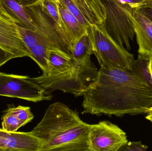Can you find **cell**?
<instances>
[{
    "label": "cell",
    "instance_id": "6da1fadb",
    "mask_svg": "<svg viewBox=\"0 0 152 151\" xmlns=\"http://www.w3.org/2000/svg\"><path fill=\"white\" fill-rule=\"evenodd\" d=\"M83 96L82 114L121 117L147 113L152 108V84L135 63L132 70L101 66Z\"/></svg>",
    "mask_w": 152,
    "mask_h": 151
},
{
    "label": "cell",
    "instance_id": "7a4b0ae2",
    "mask_svg": "<svg viewBox=\"0 0 152 151\" xmlns=\"http://www.w3.org/2000/svg\"><path fill=\"white\" fill-rule=\"evenodd\" d=\"M90 124L60 102L48 106L31 133L43 142L41 151H89Z\"/></svg>",
    "mask_w": 152,
    "mask_h": 151
},
{
    "label": "cell",
    "instance_id": "3957f363",
    "mask_svg": "<svg viewBox=\"0 0 152 151\" xmlns=\"http://www.w3.org/2000/svg\"><path fill=\"white\" fill-rule=\"evenodd\" d=\"M23 8L36 29L32 31L16 24L28 49L33 46L46 51L50 49H58L72 56L73 43L71 39L41 2Z\"/></svg>",
    "mask_w": 152,
    "mask_h": 151
},
{
    "label": "cell",
    "instance_id": "277c9868",
    "mask_svg": "<svg viewBox=\"0 0 152 151\" xmlns=\"http://www.w3.org/2000/svg\"><path fill=\"white\" fill-rule=\"evenodd\" d=\"M98 71L89 57L81 61L73 60L72 67L63 72L50 76L42 74L31 79L50 92L59 90L81 96L96 79Z\"/></svg>",
    "mask_w": 152,
    "mask_h": 151
},
{
    "label": "cell",
    "instance_id": "5b68a950",
    "mask_svg": "<svg viewBox=\"0 0 152 151\" xmlns=\"http://www.w3.org/2000/svg\"><path fill=\"white\" fill-rule=\"evenodd\" d=\"M92 54L101 66L132 70L135 60L133 54L118 45L106 33L103 24L88 28Z\"/></svg>",
    "mask_w": 152,
    "mask_h": 151
},
{
    "label": "cell",
    "instance_id": "8992f818",
    "mask_svg": "<svg viewBox=\"0 0 152 151\" xmlns=\"http://www.w3.org/2000/svg\"><path fill=\"white\" fill-rule=\"evenodd\" d=\"M100 1L105 14L103 25L106 33L118 45L130 51V42L135 34L131 19L133 8L117 0Z\"/></svg>",
    "mask_w": 152,
    "mask_h": 151
},
{
    "label": "cell",
    "instance_id": "52a82bcc",
    "mask_svg": "<svg viewBox=\"0 0 152 151\" xmlns=\"http://www.w3.org/2000/svg\"><path fill=\"white\" fill-rule=\"evenodd\" d=\"M0 96L37 103L50 101L51 92L36 83L27 76L0 72Z\"/></svg>",
    "mask_w": 152,
    "mask_h": 151
},
{
    "label": "cell",
    "instance_id": "ba28073f",
    "mask_svg": "<svg viewBox=\"0 0 152 151\" xmlns=\"http://www.w3.org/2000/svg\"><path fill=\"white\" fill-rule=\"evenodd\" d=\"M89 151H119L128 142L126 134L108 121L90 125L88 136Z\"/></svg>",
    "mask_w": 152,
    "mask_h": 151
},
{
    "label": "cell",
    "instance_id": "9c48e42d",
    "mask_svg": "<svg viewBox=\"0 0 152 151\" xmlns=\"http://www.w3.org/2000/svg\"><path fill=\"white\" fill-rule=\"evenodd\" d=\"M86 28L103 23L105 14L100 0H59Z\"/></svg>",
    "mask_w": 152,
    "mask_h": 151
},
{
    "label": "cell",
    "instance_id": "30bf717a",
    "mask_svg": "<svg viewBox=\"0 0 152 151\" xmlns=\"http://www.w3.org/2000/svg\"><path fill=\"white\" fill-rule=\"evenodd\" d=\"M0 47L16 58L30 57L17 25L0 15Z\"/></svg>",
    "mask_w": 152,
    "mask_h": 151
},
{
    "label": "cell",
    "instance_id": "8fae6325",
    "mask_svg": "<svg viewBox=\"0 0 152 151\" xmlns=\"http://www.w3.org/2000/svg\"><path fill=\"white\" fill-rule=\"evenodd\" d=\"M131 19L138 45V59L149 60L152 57V21L139 7L132 9Z\"/></svg>",
    "mask_w": 152,
    "mask_h": 151
},
{
    "label": "cell",
    "instance_id": "7c38bea8",
    "mask_svg": "<svg viewBox=\"0 0 152 151\" xmlns=\"http://www.w3.org/2000/svg\"><path fill=\"white\" fill-rule=\"evenodd\" d=\"M42 145L31 132H10L0 128V151H41Z\"/></svg>",
    "mask_w": 152,
    "mask_h": 151
},
{
    "label": "cell",
    "instance_id": "4fadbf2b",
    "mask_svg": "<svg viewBox=\"0 0 152 151\" xmlns=\"http://www.w3.org/2000/svg\"><path fill=\"white\" fill-rule=\"evenodd\" d=\"M0 15L26 29L36 30L23 6L15 0H0Z\"/></svg>",
    "mask_w": 152,
    "mask_h": 151
},
{
    "label": "cell",
    "instance_id": "5bb4252c",
    "mask_svg": "<svg viewBox=\"0 0 152 151\" xmlns=\"http://www.w3.org/2000/svg\"><path fill=\"white\" fill-rule=\"evenodd\" d=\"M47 73L44 75H55L72 67L73 58L72 56L61 50L50 49L47 53Z\"/></svg>",
    "mask_w": 152,
    "mask_h": 151
},
{
    "label": "cell",
    "instance_id": "9a60e30c",
    "mask_svg": "<svg viewBox=\"0 0 152 151\" xmlns=\"http://www.w3.org/2000/svg\"><path fill=\"white\" fill-rule=\"evenodd\" d=\"M60 13L64 27L73 44L88 32L77 19L59 1Z\"/></svg>",
    "mask_w": 152,
    "mask_h": 151
},
{
    "label": "cell",
    "instance_id": "2e32d148",
    "mask_svg": "<svg viewBox=\"0 0 152 151\" xmlns=\"http://www.w3.org/2000/svg\"><path fill=\"white\" fill-rule=\"evenodd\" d=\"M92 55L91 42L88 32L73 45L72 57L75 61L84 60Z\"/></svg>",
    "mask_w": 152,
    "mask_h": 151
},
{
    "label": "cell",
    "instance_id": "e0dca14e",
    "mask_svg": "<svg viewBox=\"0 0 152 151\" xmlns=\"http://www.w3.org/2000/svg\"><path fill=\"white\" fill-rule=\"evenodd\" d=\"M1 125L3 129L10 132H17L20 128L23 126L17 116L9 109L3 116Z\"/></svg>",
    "mask_w": 152,
    "mask_h": 151
},
{
    "label": "cell",
    "instance_id": "ac0fdd59",
    "mask_svg": "<svg viewBox=\"0 0 152 151\" xmlns=\"http://www.w3.org/2000/svg\"><path fill=\"white\" fill-rule=\"evenodd\" d=\"M41 2L47 10L48 12L50 13V15L53 18V19L57 22V24L69 35L64 27L62 19L60 13L59 0H43Z\"/></svg>",
    "mask_w": 152,
    "mask_h": 151
},
{
    "label": "cell",
    "instance_id": "d6986e66",
    "mask_svg": "<svg viewBox=\"0 0 152 151\" xmlns=\"http://www.w3.org/2000/svg\"><path fill=\"white\" fill-rule=\"evenodd\" d=\"M9 110L17 116L23 126L32 121L34 118L30 107L19 105L17 107L10 108Z\"/></svg>",
    "mask_w": 152,
    "mask_h": 151
},
{
    "label": "cell",
    "instance_id": "ffe728a7",
    "mask_svg": "<svg viewBox=\"0 0 152 151\" xmlns=\"http://www.w3.org/2000/svg\"><path fill=\"white\" fill-rule=\"evenodd\" d=\"M148 147L141 142H128L119 150V151H146Z\"/></svg>",
    "mask_w": 152,
    "mask_h": 151
},
{
    "label": "cell",
    "instance_id": "44dd1931",
    "mask_svg": "<svg viewBox=\"0 0 152 151\" xmlns=\"http://www.w3.org/2000/svg\"><path fill=\"white\" fill-rule=\"evenodd\" d=\"M14 58H16V57L14 55L5 51L0 47V67L9 60Z\"/></svg>",
    "mask_w": 152,
    "mask_h": 151
},
{
    "label": "cell",
    "instance_id": "7402d4cb",
    "mask_svg": "<svg viewBox=\"0 0 152 151\" xmlns=\"http://www.w3.org/2000/svg\"><path fill=\"white\" fill-rule=\"evenodd\" d=\"M117 1L123 4H126L134 9L136 7H138L139 4L142 2L144 0H117Z\"/></svg>",
    "mask_w": 152,
    "mask_h": 151
},
{
    "label": "cell",
    "instance_id": "603a6c76",
    "mask_svg": "<svg viewBox=\"0 0 152 151\" xmlns=\"http://www.w3.org/2000/svg\"><path fill=\"white\" fill-rule=\"evenodd\" d=\"M15 1L23 7H26V6L34 5L42 1L43 0H15Z\"/></svg>",
    "mask_w": 152,
    "mask_h": 151
},
{
    "label": "cell",
    "instance_id": "cb8c5ba5",
    "mask_svg": "<svg viewBox=\"0 0 152 151\" xmlns=\"http://www.w3.org/2000/svg\"><path fill=\"white\" fill-rule=\"evenodd\" d=\"M140 9L145 15L152 21V7L140 8Z\"/></svg>",
    "mask_w": 152,
    "mask_h": 151
},
{
    "label": "cell",
    "instance_id": "d4e9b609",
    "mask_svg": "<svg viewBox=\"0 0 152 151\" xmlns=\"http://www.w3.org/2000/svg\"><path fill=\"white\" fill-rule=\"evenodd\" d=\"M138 7L140 8L152 7V0H144L139 4Z\"/></svg>",
    "mask_w": 152,
    "mask_h": 151
},
{
    "label": "cell",
    "instance_id": "484cf974",
    "mask_svg": "<svg viewBox=\"0 0 152 151\" xmlns=\"http://www.w3.org/2000/svg\"><path fill=\"white\" fill-rule=\"evenodd\" d=\"M148 68H149V72H150V75L152 79V57L150 59L148 64Z\"/></svg>",
    "mask_w": 152,
    "mask_h": 151
},
{
    "label": "cell",
    "instance_id": "4316f807",
    "mask_svg": "<svg viewBox=\"0 0 152 151\" xmlns=\"http://www.w3.org/2000/svg\"><path fill=\"white\" fill-rule=\"evenodd\" d=\"M147 114V115L146 117V118L148 120L151 121H152V108L149 111Z\"/></svg>",
    "mask_w": 152,
    "mask_h": 151
},
{
    "label": "cell",
    "instance_id": "83f0119b",
    "mask_svg": "<svg viewBox=\"0 0 152 151\" xmlns=\"http://www.w3.org/2000/svg\"><path fill=\"white\" fill-rule=\"evenodd\" d=\"M151 121V122H152V121Z\"/></svg>",
    "mask_w": 152,
    "mask_h": 151
}]
</instances>
